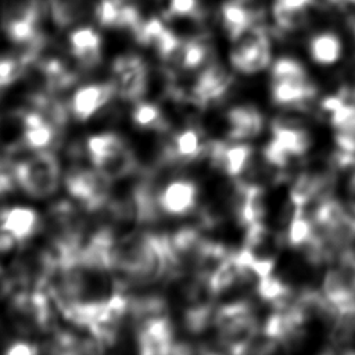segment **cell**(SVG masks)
<instances>
[{"instance_id": "d6a6232c", "label": "cell", "mask_w": 355, "mask_h": 355, "mask_svg": "<svg viewBox=\"0 0 355 355\" xmlns=\"http://www.w3.org/2000/svg\"><path fill=\"white\" fill-rule=\"evenodd\" d=\"M348 200H349V207L355 214V172L352 173L348 182Z\"/></svg>"}, {"instance_id": "5b68a950", "label": "cell", "mask_w": 355, "mask_h": 355, "mask_svg": "<svg viewBox=\"0 0 355 355\" xmlns=\"http://www.w3.org/2000/svg\"><path fill=\"white\" fill-rule=\"evenodd\" d=\"M15 183L33 198L51 197L61 182V164L53 150H40L11 164Z\"/></svg>"}, {"instance_id": "484cf974", "label": "cell", "mask_w": 355, "mask_h": 355, "mask_svg": "<svg viewBox=\"0 0 355 355\" xmlns=\"http://www.w3.org/2000/svg\"><path fill=\"white\" fill-rule=\"evenodd\" d=\"M257 294L261 300L273 304L275 306L287 302L291 298L290 287L279 277L269 275L257 282Z\"/></svg>"}, {"instance_id": "52a82bcc", "label": "cell", "mask_w": 355, "mask_h": 355, "mask_svg": "<svg viewBox=\"0 0 355 355\" xmlns=\"http://www.w3.org/2000/svg\"><path fill=\"white\" fill-rule=\"evenodd\" d=\"M312 220L338 254L355 243V214L348 212L337 200L329 196L320 198Z\"/></svg>"}, {"instance_id": "8992f818", "label": "cell", "mask_w": 355, "mask_h": 355, "mask_svg": "<svg viewBox=\"0 0 355 355\" xmlns=\"http://www.w3.org/2000/svg\"><path fill=\"white\" fill-rule=\"evenodd\" d=\"M64 186L85 212L98 214L107 204L114 183L93 166L73 164L64 175Z\"/></svg>"}, {"instance_id": "7c38bea8", "label": "cell", "mask_w": 355, "mask_h": 355, "mask_svg": "<svg viewBox=\"0 0 355 355\" xmlns=\"http://www.w3.org/2000/svg\"><path fill=\"white\" fill-rule=\"evenodd\" d=\"M114 98L116 94L111 80L83 85L69 100L71 115L78 122H87L104 111Z\"/></svg>"}, {"instance_id": "ffe728a7", "label": "cell", "mask_w": 355, "mask_h": 355, "mask_svg": "<svg viewBox=\"0 0 355 355\" xmlns=\"http://www.w3.org/2000/svg\"><path fill=\"white\" fill-rule=\"evenodd\" d=\"M272 141L277 144L291 159L302 157L312 144L308 130L300 122L277 118L270 125Z\"/></svg>"}, {"instance_id": "9a60e30c", "label": "cell", "mask_w": 355, "mask_h": 355, "mask_svg": "<svg viewBox=\"0 0 355 355\" xmlns=\"http://www.w3.org/2000/svg\"><path fill=\"white\" fill-rule=\"evenodd\" d=\"M68 50L80 71L89 72L101 65L103 39L101 35L90 26H80L69 33Z\"/></svg>"}, {"instance_id": "836d02e7", "label": "cell", "mask_w": 355, "mask_h": 355, "mask_svg": "<svg viewBox=\"0 0 355 355\" xmlns=\"http://www.w3.org/2000/svg\"><path fill=\"white\" fill-rule=\"evenodd\" d=\"M333 3H340V1H345V3H351V4H355V0H330Z\"/></svg>"}, {"instance_id": "9c48e42d", "label": "cell", "mask_w": 355, "mask_h": 355, "mask_svg": "<svg viewBox=\"0 0 355 355\" xmlns=\"http://www.w3.org/2000/svg\"><path fill=\"white\" fill-rule=\"evenodd\" d=\"M118 100L136 103L143 100L150 89V71L137 54H121L111 64V79Z\"/></svg>"}, {"instance_id": "1f68e13d", "label": "cell", "mask_w": 355, "mask_h": 355, "mask_svg": "<svg viewBox=\"0 0 355 355\" xmlns=\"http://www.w3.org/2000/svg\"><path fill=\"white\" fill-rule=\"evenodd\" d=\"M12 286H14L12 276L0 266V300L11 294Z\"/></svg>"}, {"instance_id": "5bb4252c", "label": "cell", "mask_w": 355, "mask_h": 355, "mask_svg": "<svg viewBox=\"0 0 355 355\" xmlns=\"http://www.w3.org/2000/svg\"><path fill=\"white\" fill-rule=\"evenodd\" d=\"M254 148L245 143L227 144L225 141H209L205 157L211 165L233 179H239L250 166Z\"/></svg>"}, {"instance_id": "3957f363", "label": "cell", "mask_w": 355, "mask_h": 355, "mask_svg": "<svg viewBox=\"0 0 355 355\" xmlns=\"http://www.w3.org/2000/svg\"><path fill=\"white\" fill-rule=\"evenodd\" d=\"M53 300L44 288H19L11 295L8 318L24 336L46 334L55 330Z\"/></svg>"}, {"instance_id": "6da1fadb", "label": "cell", "mask_w": 355, "mask_h": 355, "mask_svg": "<svg viewBox=\"0 0 355 355\" xmlns=\"http://www.w3.org/2000/svg\"><path fill=\"white\" fill-rule=\"evenodd\" d=\"M110 270L122 286H148L175 276L176 268L168 236L151 232H128L118 236L110 250Z\"/></svg>"}, {"instance_id": "30bf717a", "label": "cell", "mask_w": 355, "mask_h": 355, "mask_svg": "<svg viewBox=\"0 0 355 355\" xmlns=\"http://www.w3.org/2000/svg\"><path fill=\"white\" fill-rule=\"evenodd\" d=\"M233 42L230 64L241 73H255L270 64V39L263 26L252 25Z\"/></svg>"}, {"instance_id": "7402d4cb", "label": "cell", "mask_w": 355, "mask_h": 355, "mask_svg": "<svg viewBox=\"0 0 355 355\" xmlns=\"http://www.w3.org/2000/svg\"><path fill=\"white\" fill-rule=\"evenodd\" d=\"M208 57H209L208 44L202 39L193 37L189 40H182L172 61L165 67L191 71L202 67L208 60Z\"/></svg>"}, {"instance_id": "f1b7e54d", "label": "cell", "mask_w": 355, "mask_h": 355, "mask_svg": "<svg viewBox=\"0 0 355 355\" xmlns=\"http://www.w3.org/2000/svg\"><path fill=\"white\" fill-rule=\"evenodd\" d=\"M273 18L276 25L283 32H294L302 28L306 22V11H291L273 4Z\"/></svg>"}, {"instance_id": "4dcf8cb0", "label": "cell", "mask_w": 355, "mask_h": 355, "mask_svg": "<svg viewBox=\"0 0 355 355\" xmlns=\"http://www.w3.org/2000/svg\"><path fill=\"white\" fill-rule=\"evenodd\" d=\"M315 0H275V6L291 10V11H306Z\"/></svg>"}, {"instance_id": "d4e9b609", "label": "cell", "mask_w": 355, "mask_h": 355, "mask_svg": "<svg viewBox=\"0 0 355 355\" xmlns=\"http://www.w3.org/2000/svg\"><path fill=\"white\" fill-rule=\"evenodd\" d=\"M316 226L312 218L304 214V208H294L288 223L287 241L294 248H304L315 236Z\"/></svg>"}, {"instance_id": "cb8c5ba5", "label": "cell", "mask_w": 355, "mask_h": 355, "mask_svg": "<svg viewBox=\"0 0 355 355\" xmlns=\"http://www.w3.org/2000/svg\"><path fill=\"white\" fill-rule=\"evenodd\" d=\"M309 53L315 62L320 65H331L340 60L343 43L336 33L320 32L311 39Z\"/></svg>"}, {"instance_id": "83f0119b", "label": "cell", "mask_w": 355, "mask_h": 355, "mask_svg": "<svg viewBox=\"0 0 355 355\" xmlns=\"http://www.w3.org/2000/svg\"><path fill=\"white\" fill-rule=\"evenodd\" d=\"M164 17L169 21L173 18H201L198 0H164Z\"/></svg>"}, {"instance_id": "f546056e", "label": "cell", "mask_w": 355, "mask_h": 355, "mask_svg": "<svg viewBox=\"0 0 355 355\" xmlns=\"http://www.w3.org/2000/svg\"><path fill=\"white\" fill-rule=\"evenodd\" d=\"M39 351L40 349L37 348L36 344L26 340H18L8 344L6 354L7 355H31V354H37Z\"/></svg>"}, {"instance_id": "e0dca14e", "label": "cell", "mask_w": 355, "mask_h": 355, "mask_svg": "<svg viewBox=\"0 0 355 355\" xmlns=\"http://www.w3.org/2000/svg\"><path fill=\"white\" fill-rule=\"evenodd\" d=\"M198 189L193 180L176 179L158 191V207L161 212L173 216L190 214L197 204Z\"/></svg>"}, {"instance_id": "4316f807", "label": "cell", "mask_w": 355, "mask_h": 355, "mask_svg": "<svg viewBox=\"0 0 355 355\" xmlns=\"http://www.w3.org/2000/svg\"><path fill=\"white\" fill-rule=\"evenodd\" d=\"M272 80L282 82H309V75L304 65L294 58H279L272 67Z\"/></svg>"}, {"instance_id": "7a4b0ae2", "label": "cell", "mask_w": 355, "mask_h": 355, "mask_svg": "<svg viewBox=\"0 0 355 355\" xmlns=\"http://www.w3.org/2000/svg\"><path fill=\"white\" fill-rule=\"evenodd\" d=\"M85 151L92 166L112 183L139 172L140 165L133 147L115 132H103L87 137Z\"/></svg>"}, {"instance_id": "d6986e66", "label": "cell", "mask_w": 355, "mask_h": 355, "mask_svg": "<svg viewBox=\"0 0 355 355\" xmlns=\"http://www.w3.org/2000/svg\"><path fill=\"white\" fill-rule=\"evenodd\" d=\"M262 11L257 0H227L220 8V17L229 37L234 40L252 25L259 24Z\"/></svg>"}, {"instance_id": "44dd1931", "label": "cell", "mask_w": 355, "mask_h": 355, "mask_svg": "<svg viewBox=\"0 0 355 355\" xmlns=\"http://www.w3.org/2000/svg\"><path fill=\"white\" fill-rule=\"evenodd\" d=\"M227 137L230 140H247L258 136L263 129V116L252 105H236L226 114Z\"/></svg>"}, {"instance_id": "8fae6325", "label": "cell", "mask_w": 355, "mask_h": 355, "mask_svg": "<svg viewBox=\"0 0 355 355\" xmlns=\"http://www.w3.org/2000/svg\"><path fill=\"white\" fill-rule=\"evenodd\" d=\"M136 343L139 352L143 355L172 354L176 341L169 315L153 316L137 322Z\"/></svg>"}, {"instance_id": "ac0fdd59", "label": "cell", "mask_w": 355, "mask_h": 355, "mask_svg": "<svg viewBox=\"0 0 355 355\" xmlns=\"http://www.w3.org/2000/svg\"><path fill=\"white\" fill-rule=\"evenodd\" d=\"M0 229L11 234L22 245L42 230V218L29 207L3 208L0 209Z\"/></svg>"}, {"instance_id": "ba28073f", "label": "cell", "mask_w": 355, "mask_h": 355, "mask_svg": "<svg viewBox=\"0 0 355 355\" xmlns=\"http://www.w3.org/2000/svg\"><path fill=\"white\" fill-rule=\"evenodd\" d=\"M322 107L329 114L338 147L334 154V165L338 168L355 166V103H348L340 96H330L323 100Z\"/></svg>"}, {"instance_id": "4fadbf2b", "label": "cell", "mask_w": 355, "mask_h": 355, "mask_svg": "<svg viewBox=\"0 0 355 355\" xmlns=\"http://www.w3.org/2000/svg\"><path fill=\"white\" fill-rule=\"evenodd\" d=\"M233 85V76L216 62L208 64L194 80L189 100L200 107H208L225 98Z\"/></svg>"}, {"instance_id": "277c9868", "label": "cell", "mask_w": 355, "mask_h": 355, "mask_svg": "<svg viewBox=\"0 0 355 355\" xmlns=\"http://www.w3.org/2000/svg\"><path fill=\"white\" fill-rule=\"evenodd\" d=\"M214 326L218 344L232 354H244L259 331L255 309L245 300L233 301L216 309Z\"/></svg>"}, {"instance_id": "e575fe53", "label": "cell", "mask_w": 355, "mask_h": 355, "mask_svg": "<svg viewBox=\"0 0 355 355\" xmlns=\"http://www.w3.org/2000/svg\"><path fill=\"white\" fill-rule=\"evenodd\" d=\"M0 162H1V159H0Z\"/></svg>"}, {"instance_id": "603a6c76", "label": "cell", "mask_w": 355, "mask_h": 355, "mask_svg": "<svg viewBox=\"0 0 355 355\" xmlns=\"http://www.w3.org/2000/svg\"><path fill=\"white\" fill-rule=\"evenodd\" d=\"M132 121L140 129L154 130L158 133L169 130V122L162 108L157 103L147 101L144 98L133 103Z\"/></svg>"}, {"instance_id": "2e32d148", "label": "cell", "mask_w": 355, "mask_h": 355, "mask_svg": "<svg viewBox=\"0 0 355 355\" xmlns=\"http://www.w3.org/2000/svg\"><path fill=\"white\" fill-rule=\"evenodd\" d=\"M333 173L330 171L306 169L302 171L293 182L290 189V201L293 208H305L306 204L316 198L327 196L331 187Z\"/></svg>"}]
</instances>
